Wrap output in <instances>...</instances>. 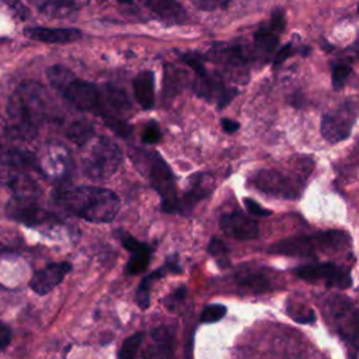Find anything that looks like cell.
Returning a JSON list of instances; mask_svg holds the SVG:
<instances>
[{
	"mask_svg": "<svg viewBox=\"0 0 359 359\" xmlns=\"http://www.w3.org/2000/svg\"><path fill=\"white\" fill-rule=\"evenodd\" d=\"M60 202L69 212L91 223H109L119 210V198L114 191L93 185L63 191Z\"/></svg>",
	"mask_w": 359,
	"mask_h": 359,
	"instance_id": "1",
	"label": "cell"
},
{
	"mask_svg": "<svg viewBox=\"0 0 359 359\" xmlns=\"http://www.w3.org/2000/svg\"><path fill=\"white\" fill-rule=\"evenodd\" d=\"M45 91L36 83L22 84L8 104V116L17 132L29 133L35 130L45 116Z\"/></svg>",
	"mask_w": 359,
	"mask_h": 359,
	"instance_id": "2",
	"label": "cell"
},
{
	"mask_svg": "<svg viewBox=\"0 0 359 359\" xmlns=\"http://www.w3.org/2000/svg\"><path fill=\"white\" fill-rule=\"evenodd\" d=\"M151 187L161 198L163 210L172 213L180 209V199L175 191V178L170 165L157 151H140Z\"/></svg>",
	"mask_w": 359,
	"mask_h": 359,
	"instance_id": "3",
	"label": "cell"
},
{
	"mask_svg": "<svg viewBox=\"0 0 359 359\" xmlns=\"http://www.w3.org/2000/svg\"><path fill=\"white\" fill-rule=\"evenodd\" d=\"M122 161L119 147L108 137H97L83 158V171L91 180L111 177Z\"/></svg>",
	"mask_w": 359,
	"mask_h": 359,
	"instance_id": "4",
	"label": "cell"
},
{
	"mask_svg": "<svg viewBox=\"0 0 359 359\" xmlns=\"http://www.w3.org/2000/svg\"><path fill=\"white\" fill-rule=\"evenodd\" d=\"M250 184L266 195L283 199H296L303 188V177H292L283 171L269 168L257 171L250 178Z\"/></svg>",
	"mask_w": 359,
	"mask_h": 359,
	"instance_id": "5",
	"label": "cell"
},
{
	"mask_svg": "<svg viewBox=\"0 0 359 359\" xmlns=\"http://www.w3.org/2000/svg\"><path fill=\"white\" fill-rule=\"evenodd\" d=\"M184 60L196 73L195 93L199 97L205 100H216L219 107L222 108L229 104V101L236 95V91H233V88H227L219 77L210 74L206 70L202 59L198 55H187Z\"/></svg>",
	"mask_w": 359,
	"mask_h": 359,
	"instance_id": "6",
	"label": "cell"
},
{
	"mask_svg": "<svg viewBox=\"0 0 359 359\" xmlns=\"http://www.w3.org/2000/svg\"><path fill=\"white\" fill-rule=\"evenodd\" d=\"M328 314L337 332L351 345L359 346V310L344 297H334L328 302Z\"/></svg>",
	"mask_w": 359,
	"mask_h": 359,
	"instance_id": "7",
	"label": "cell"
},
{
	"mask_svg": "<svg viewBox=\"0 0 359 359\" xmlns=\"http://www.w3.org/2000/svg\"><path fill=\"white\" fill-rule=\"evenodd\" d=\"M59 93L72 104L74 108L86 112H101L102 107V90L93 83L84 81L73 76Z\"/></svg>",
	"mask_w": 359,
	"mask_h": 359,
	"instance_id": "8",
	"label": "cell"
},
{
	"mask_svg": "<svg viewBox=\"0 0 359 359\" xmlns=\"http://www.w3.org/2000/svg\"><path fill=\"white\" fill-rule=\"evenodd\" d=\"M294 275L307 282L323 280L330 287L348 289L352 285L349 272L334 264V262H321V264H307L294 268Z\"/></svg>",
	"mask_w": 359,
	"mask_h": 359,
	"instance_id": "9",
	"label": "cell"
},
{
	"mask_svg": "<svg viewBox=\"0 0 359 359\" xmlns=\"http://www.w3.org/2000/svg\"><path fill=\"white\" fill-rule=\"evenodd\" d=\"M358 112L352 104H344L335 111L325 114L321 119V135L330 143H339L349 137Z\"/></svg>",
	"mask_w": 359,
	"mask_h": 359,
	"instance_id": "10",
	"label": "cell"
},
{
	"mask_svg": "<svg viewBox=\"0 0 359 359\" xmlns=\"http://www.w3.org/2000/svg\"><path fill=\"white\" fill-rule=\"evenodd\" d=\"M321 248L318 236H293L279 240L269 245L268 251L276 255L299 257V258H314L317 250Z\"/></svg>",
	"mask_w": 359,
	"mask_h": 359,
	"instance_id": "11",
	"label": "cell"
},
{
	"mask_svg": "<svg viewBox=\"0 0 359 359\" xmlns=\"http://www.w3.org/2000/svg\"><path fill=\"white\" fill-rule=\"evenodd\" d=\"M219 224L224 234L241 241L257 238L259 234V227L257 222L240 212L222 215Z\"/></svg>",
	"mask_w": 359,
	"mask_h": 359,
	"instance_id": "12",
	"label": "cell"
},
{
	"mask_svg": "<svg viewBox=\"0 0 359 359\" xmlns=\"http://www.w3.org/2000/svg\"><path fill=\"white\" fill-rule=\"evenodd\" d=\"M72 271V264L69 262H55L39 269L29 280V287L36 294H46L53 290L65 276Z\"/></svg>",
	"mask_w": 359,
	"mask_h": 359,
	"instance_id": "13",
	"label": "cell"
},
{
	"mask_svg": "<svg viewBox=\"0 0 359 359\" xmlns=\"http://www.w3.org/2000/svg\"><path fill=\"white\" fill-rule=\"evenodd\" d=\"M283 29V13L278 10L272 14L271 21L266 27L259 28L254 35V46L258 55L268 56L271 55L279 42V32Z\"/></svg>",
	"mask_w": 359,
	"mask_h": 359,
	"instance_id": "14",
	"label": "cell"
},
{
	"mask_svg": "<svg viewBox=\"0 0 359 359\" xmlns=\"http://www.w3.org/2000/svg\"><path fill=\"white\" fill-rule=\"evenodd\" d=\"M10 216L18 222L25 223L27 226L35 224H52L57 223V219L42 208L36 206L29 201H15L8 206Z\"/></svg>",
	"mask_w": 359,
	"mask_h": 359,
	"instance_id": "15",
	"label": "cell"
},
{
	"mask_svg": "<svg viewBox=\"0 0 359 359\" xmlns=\"http://www.w3.org/2000/svg\"><path fill=\"white\" fill-rule=\"evenodd\" d=\"M213 189L212 178L206 174H195L189 180V187L184 194L182 199H180L178 212L187 213L189 212L199 201L206 198Z\"/></svg>",
	"mask_w": 359,
	"mask_h": 359,
	"instance_id": "16",
	"label": "cell"
},
{
	"mask_svg": "<svg viewBox=\"0 0 359 359\" xmlns=\"http://www.w3.org/2000/svg\"><path fill=\"white\" fill-rule=\"evenodd\" d=\"M24 34L39 42L45 43H69L81 38V31L76 28H46V27H31Z\"/></svg>",
	"mask_w": 359,
	"mask_h": 359,
	"instance_id": "17",
	"label": "cell"
},
{
	"mask_svg": "<svg viewBox=\"0 0 359 359\" xmlns=\"http://www.w3.org/2000/svg\"><path fill=\"white\" fill-rule=\"evenodd\" d=\"M146 8L171 24H182L188 14L178 0H139Z\"/></svg>",
	"mask_w": 359,
	"mask_h": 359,
	"instance_id": "18",
	"label": "cell"
},
{
	"mask_svg": "<svg viewBox=\"0 0 359 359\" xmlns=\"http://www.w3.org/2000/svg\"><path fill=\"white\" fill-rule=\"evenodd\" d=\"M181 272V266L178 265V261L177 258L174 257H170L167 259V262L157 268L154 272L149 273L147 276L143 278V280L140 282L139 287H137V292H136V303L140 309H147L149 307V303H150V286L153 283L154 279H158L167 273H180Z\"/></svg>",
	"mask_w": 359,
	"mask_h": 359,
	"instance_id": "19",
	"label": "cell"
},
{
	"mask_svg": "<svg viewBox=\"0 0 359 359\" xmlns=\"http://www.w3.org/2000/svg\"><path fill=\"white\" fill-rule=\"evenodd\" d=\"M34 6L49 17H66L81 8L88 0H31Z\"/></svg>",
	"mask_w": 359,
	"mask_h": 359,
	"instance_id": "20",
	"label": "cell"
},
{
	"mask_svg": "<svg viewBox=\"0 0 359 359\" xmlns=\"http://www.w3.org/2000/svg\"><path fill=\"white\" fill-rule=\"evenodd\" d=\"M133 93L136 101L143 109H150L154 105V74L150 70L140 72L133 79Z\"/></svg>",
	"mask_w": 359,
	"mask_h": 359,
	"instance_id": "21",
	"label": "cell"
},
{
	"mask_svg": "<svg viewBox=\"0 0 359 359\" xmlns=\"http://www.w3.org/2000/svg\"><path fill=\"white\" fill-rule=\"evenodd\" d=\"M237 283L254 293H264L271 289V279L261 271H245L237 276Z\"/></svg>",
	"mask_w": 359,
	"mask_h": 359,
	"instance_id": "22",
	"label": "cell"
},
{
	"mask_svg": "<svg viewBox=\"0 0 359 359\" xmlns=\"http://www.w3.org/2000/svg\"><path fill=\"white\" fill-rule=\"evenodd\" d=\"M151 338L154 341L156 348L158 349L160 356H170L172 351V341H174V334L168 327H157L151 331Z\"/></svg>",
	"mask_w": 359,
	"mask_h": 359,
	"instance_id": "23",
	"label": "cell"
},
{
	"mask_svg": "<svg viewBox=\"0 0 359 359\" xmlns=\"http://www.w3.org/2000/svg\"><path fill=\"white\" fill-rule=\"evenodd\" d=\"M151 257V248L147 245L142 250H137L135 252H130V258L125 266V272L128 275H136L144 271L150 264Z\"/></svg>",
	"mask_w": 359,
	"mask_h": 359,
	"instance_id": "24",
	"label": "cell"
},
{
	"mask_svg": "<svg viewBox=\"0 0 359 359\" xmlns=\"http://www.w3.org/2000/svg\"><path fill=\"white\" fill-rule=\"evenodd\" d=\"M93 126L87 121H76L66 130V136L79 146L86 144L93 137Z\"/></svg>",
	"mask_w": 359,
	"mask_h": 359,
	"instance_id": "25",
	"label": "cell"
},
{
	"mask_svg": "<svg viewBox=\"0 0 359 359\" xmlns=\"http://www.w3.org/2000/svg\"><path fill=\"white\" fill-rule=\"evenodd\" d=\"M46 76H48V80H49L50 86L55 90L59 91L74 74L67 67L60 66V65H55V66H52L46 70Z\"/></svg>",
	"mask_w": 359,
	"mask_h": 359,
	"instance_id": "26",
	"label": "cell"
},
{
	"mask_svg": "<svg viewBox=\"0 0 359 359\" xmlns=\"http://www.w3.org/2000/svg\"><path fill=\"white\" fill-rule=\"evenodd\" d=\"M143 341V332H135L129 338H126L118 352L119 359H132L136 356L137 349L140 348V344Z\"/></svg>",
	"mask_w": 359,
	"mask_h": 359,
	"instance_id": "27",
	"label": "cell"
},
{
	"mask_svg": "<svg viewBox=\"0 0 359 359\" xmlns=\"http://www.w3.org/2000/svg\"><path fill=\"white\" fill-rule=\"evenodd\" d=\"M287 314L296 323L310 324L316 320L314 311L307 306H297L296 303H287Z\"/></svg>",
	"mask_w": 359,
	"mask_h": 359,
	"instance_id": "28",
	"label": "cell"
},
{
	"mask_svg": "<svg viewBox=\"0 0 359 359\" xmlns=\"http://www.w3.org/2000/svg\"><path fill=\"white\" fill-rule=\"evenodd\" d=\"M351 73H352V67L348 63H338V65H335L332 67V72H331L332 87L337 88V90L344 87V84L348 80Z\"/></svg>",
	"mask_w": 359,
	"mask_h": 359,
	"instance_id": "29",
	"label": "cell"
},
{
	"mask_svg": "<svg viewBox=\"0 0 359 359\" xmlns=\"http://www.w3.org/2000/svg\"><path fill=\"white\" fill-rule=\"evenodd\" d=\"M227 313L226 306L223 304H209L203 309L202 314H201V321L206 323V324H212L216 323L219 320H222Z\"/></svg>",
	"mask_w": 359,
	"mask_h": 359,
	"instance_id": "30",
	"label": "cell"
},
{
	"mask_svg": "<svg viewBox=\"0 0 359 359\" xmlns=\"http://www.w3.org/2000/svg\"><path fill=\"white\" fill-rule=\"evenodd\" d=\"M208 250H209V254L213 255L220 265H224L227 264V257H229V250L226 247V244L219 240V238H212L209 245H208Z\"/></svg>",
	"mask_w": 359,
	"mask_h": 359,
	"instance_id": "31",
	"label": "cell"
},
{
	"mask_svg": "<svg viewBox=\"0 0 359 359\" xmlns=\"http://www.w3.org/2000/svg\"><path fill=\"white\" fill-rule=\"evenodd\" d=\"M161 139V130L156 122H149L142 132V142L146 144H154Z\"/></svg>",
	"mask_w": 359,
	"mask_h": 359,
	"instance_id": "32",
	"label": "cell"
},
{
	"mask_svg": "<svg viewBox=\"0 0 359 359\" xmlns=\"http://www.w3.org/2000/svg\"><path fill=\"white\" fill-rule=\"evenodd\" d=\"M230 0H191L194 6L203 11H213L219 8H224Z\"/></svg>",
	"mask_w": 359,
	"mask_h": 359,
	"instance_id": "33",
	"label": "cell"
},
{
	"mask_svg": "<svg viewBox=\"0 0 359 359\" xmlns=\"http://www.w3.org/2000/svg\"><path fill=\"white\" fill-rule=\"evenodd\" d=\"M244 205H245V209L248 210V213L254 215V216H261V217H265V216H269L272 215V210L261 206L258 202H255L254 199L251 198H245L244 199Z\"/></svg>",
	"mask_w": 359,
	"mask_h": 359,
	"instance_id": "34",
	"label": "cell"
},
{
	"mask_svg": "<svg viewBox=\"0 0 359 359\" xmlns=\"http://www.w3.org/2000/svg\"><path fill=\"white\" fill-rule=\"evenodd\" d=\"M185 294H187V287H185V286H181V287L175 289V290L164 300V303H165V306H167L168 309L172 310V309L185 297Z\"/></svg>",
	"mask_w": 359,
	"mask_h": 359,
	"instance_id": "35",
	"label": "cell"
},
{
	"mask_svg": "<svg viewBox=\"0 0 359 359\" xmlns=\"http://www.w3.org/2000/svg\"><path fill=\"white\" fill-rule=\"evenodd\" d=\"M11 338H13L11 328L6 323L0 321V351L6 349L10 345Z\"/></svg>",
	"mask_w": 359,
	"mask_h": 359,
	"instance_id": "36",
	"label": "cell"
},
{
	"mask_svg": "<svg viewBox=\"0 0 359 359\" xmlns=\"http://www.w3.org/2000/svg\"><path fill=\"white\" fill-rule=\"evenodd\" d=\"M222 128L227 133H234L236 130H238L240 123L237 121H233V119H229V118H223L222 119Z\"/></svg>",
	"mask_w": 359,
	"mask_h": 359,
	"instance_id": "37",
	"label": "cell"
},
{
	"mask_svg": "<svg viewBox=\"0 0 359 359\" xmlns=\"http://www.w3.org/2000/svg\"><path fill=\"white\" fill-rule=\"evenodd\" d=\"M290 55H292V45L287 43L286 46H283V48L278 52V55H276V57H275V65L282 63V62H283L285 59H287Z\"/></svg>",
	"mask_w": 359,
	"mask_h": 359,
	"instance_id": "38",
	"label": "cell"
},
{
	"mask_svg": "<svg viewBox=\"0 0 359 359\" xmlns=\"http://www.w3.org/2000/svg\"><path fill=\"white\" fill-rule=\"evenodd\" d=\"M118 3H125V4H130V0H116Z\"/></svg>",
	"mask_w": 359,
	"mask_h": 359,
	"instance_id": "39",
	"label": "cell"
},
{
	"mask_svg": "<svg viewBox=\"0 0 359 359\" xmlns=\"http://www.w3.org/2000/svg\"><path fill=\"white\" fill-rule=\"evenodd\" d=\"M358 11H359V3H358Z\"/></svg>",
	"mask_w": 359,
	"mask_h": 359,
	"instance_id": "40",
	"label": "cell"
}]
</instances>
